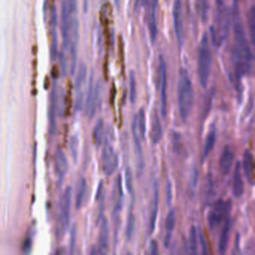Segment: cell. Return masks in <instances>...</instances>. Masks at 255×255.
I'll list each match as a JSON object with an SVG mask.
<instances>
[{"label":"cell","instance_id":"1","mask_svg":"<svg viewBox=\"0 0 255 255\" xmlns=\"http://www.w3.org/2000/svg\"><path fill=\"white\" fill-rule=\"evenodd\" d=\"M60 30L63 37L61 52L67 57L70 63V73L75 72L76 54H78V3L76 0H64L60 15Z\"/></svg>","mask_w":255,"mask_h":255},{"label":"cell","instance_id":"2","mask_svg":"<svg viewBox=\"0 0 255 255\" xmlns=\"http://www.w3.org/2000/svg\"><path fill=\"white\" fill-rule=\"evenodd\" d=\"M232 60H233V82L241 93V85H242V78L248 75L251 69V61H253V52L250 42L247 39L244 25L241 21H235V43H233V51H232Z\"/></svg>","mask_w":255,"mask_h":255},{"label":"cell","instance_id":"3","mask_svg":"<svg viewBox=\"0 0 255 255\" xmlns=\"http://www.w3.org/2000/svg\"><path fill=\"white\" fill-rule=\"evenodd\" d=\"M194 105V88L187 69L179 70L178 78V109L182 121H187Z\"/></svg>","mask_w":255,"mask_h":255},{"label":"cell","instance_id":"4","mask_svg":"<svg viewBox=\"0 0 255 255\" xmlns=\"http://www.w3.org/2000/svg\"><path fill=\"white\" fill-rule=\"evenodd\" d=\"M230 27V13L224 3V0H217V9H215V21L211 28L212 33V42L217 48H220L224 40L227 39Z\"/></svg>","mask_w":255,"mask_h":255},{"label":"cell","instance_id":"5","mask_svg":"<svg viewBox=\"0 0 255 255\" xmlns=\"http://www.w3.org/2000/svg\"><path fill=\"white\" fill-rule=\"evenodd\" d=\"M211 67H212V49L209 43L208 34L202 37L200 48H199V55H197V72H199V79L203 87L208 85L209 76H211Z\"/></svg>","mask_w":255,"mask_h":255},{"label":"cell","instance_id":"6","mask_svg":"<svg viewBox=\"0 0 255 255\" xmlns=\"http://www.w3.org/2000/svg\"><path fill=\"white\" fill-rule=\"evenodd\" d=\"M145 130H146L145 112H143V109H140V111H137V114L134 115L133 123H131V134H133V140H134V148H136V157H137V169H139V172L143 169L142 140L145 139Z\"/></svg>","mask_w":255,"mask_h":255},{"label":"cell","instance_id":"7","mask_svg":"<svg viewBox=\"0 0 255 255\" xmlns=\"http://www.w3.org/2000/svg\"><path fill=\"white\" fill-rule=\"evenodd\" d=\"M230 209H232V202L230 200H217L209 214H208V226L209 229L214 232L215 229H218L221 224H224L227 221V218H230Z\"/></svg>","mask_w":255,"mask_h":255},{"label":"cell","instance_id":"8","mask_svg":"<svg viewBox=\"0 0 255 255\" xmlns=\"http://www.w3.org/2000/svg\"><path fill=\"white\" fill-rule=\"evenodd\" d=\"M60 109H61V93L58 90V85L54 84L52 90H51V96H49V108H48V131L49 136L55 134L57 130V117L60 115Z\"/></svg>","mask_w":255,"mask_h":255},{"label":"cell","instance_id":"9","mask_svg":"<svg viewBox=\"0 0 255 255\" xmlns=\"http://www.w3.org/2000/svg\"><path fill=\"white\" fill-rule=\"evenodd\" d=\"M70 208H72V188L67 187L60 197L58 205V235H64L70 221Z\"/></svg>","mask_w":255,"mask_h":255},{"label":"cell","instance_id":"10","mask_svg":"<svg viewBox=\"0 0 255 255\" xmlns=\"http://www.w3.org/2000/svg\"><path fill=\"white\" fill-rule=\"evenodd\" d=\"M100 102H102V85L100 82H94V79L90 81V87L87 91V99H85V115L88 118H93L99 108H100Z\"/></svg>","mask_w":255,"mask_h":255},{"label":"cell","instance_id":"11","mask_svg":"<svg viewBox=\"0 0 255 255\" xmlns=\"http://www.w3.org/2000/svg\"><path fill=\"white\" fill-rule=\"evenodd\" d=\"M157 88L160 93V102H161V114H167V64L163 57L158 60V69H157Z\"/></svg>","mask_w":255,"mask_h":255},{"label":"cell","instance_id":"12","mask_svg":"<svg viewBox=\"0 0 255 255\" xmlns=\"http://www.w3.org/2000/svg\"><path fill=\"white\" fill-rule=\"evenodd\" d=\"M190 255H209L206 239L197 226L190 229Z\"/></svg>","mask_w":255,"mask_h":255},{"label":"cell","instance_id":"13","mask_svg":"<svg viewBox=\"0 0 255 255\" xmlns=\"http://www.w3.org/2000/svg\"><path fill=\"white\" fill-rule=\"evenodd\" d=\"M102 166L106 175H112L118 169V155L109 140H105L102 149Z\"/></svg>","mask_w":255,"mask_h":255},{"label":"cell","instance_id":"14","mask_svg":"<svg viewBox=\"0 0 255 255\" xmlns=\"http://www.w3.org/2000/svg\"><path fill=\"white\" fill-rule=\"evenodd\" d=\"M172 15H173V27H175V33H176V37H178V43H179V46H182L184 45V37H185L182 0H173Z\"/></svg>","mask_w":255,"mask_h":255},{"label":"cell","instance_id":"15","mask_svg":"<svg viewBox=\"0 0 255 255\" xmlns=\"http://www.w3.org/2000/svg\"><path fill=\"white\" fill-rule=\"evenodd\" d=\"M143 6H145V19H146V25L151 34V40L152 43L157 39V6H158V0H142Z\"/></svg>","mask_w":255,"mask_h":255},{"label":"cell","instance_id":"16","mask_svg":"<svg viewBox=\"0 0 255 255\" xmlns=\"http://www.w3.org/2000/svg\"><path fill=\"white\" fill-rule=\"evenodd\" d=\"M85 79H87V67L85 64H81L75 79V111H81L82 106H85L84 105V99H87V96H84Z\"/></svg>","mask_w":255,"mask_h":255},{"label":"cell","instance_id":"17","mask_svg":"<svg viewBox=\"0 0 255 255\" xmlns=\"http://www.w3.org/2000/svg\"><path fill=\"white\" fill-rule=\"evenodd\" d=\"M54 167H55V175L58 178V184L63 182L66 173H67V169H69V164H67V158L63 152V149H57L55 152V160H54Z\"/></svg>","mask_w":255,"mask_h":255},{"label":"cell","instance_id":"18","mask_svg":"<svg viewBox=\"0 0 255 255\" xmlns=\"http://www.w3.org/2000/svg\"><path fill=\"white\" fill-rule=\"evenodd\" d=\"M235 164V151L232 146H226L220 157V170L223 175H229Z\"/></svg>","mask_w":255,"mask_h":255},{"label":"cell","instance_id":"19","mask_svg":"<svg viewBox=\"0 0 255 255\" xmlns=\"http://www.w3.org/2000/svg\"><path fill=\"white\" fill-rule=\"evenodd\" d=\"M232 188H233L235 197H242L244 196L245 185H244V169H242V164H236V167H235Z\"/></svg>","mask_w":255,"mask_h":255},{"label":"cell","instance_id":"20","mask_svg":"<svg viewBox=\"0 0 255 255\" xmlns=\"http://www.w3.org/2000/svg\"><path fill=\"white\" fill-rule=\"evenodd\" d=\"M242 169L244 175L250 182H255V158L251 151H245L244 160H242Z\"/></svg>","mask_w":255,"mask_h":255},{"label":"cell","instance_id":"21","mask_svg":"<svg viewBox=\"0 0 255 255\" xmlns=\"http://www.w3.org/2000/svg\"><path fill=\"white\" fill-rule=\"evenodd\" d=\"M232 226H233V221L230 218H227V221L224 223V227L221 230L220 239H218V254L220 255H226V253H227V245H229V238H230Z\"/></svg>","mask_w":255,"mask_h":255},{"label":"cell","instance_id":"22","mask_svg":"<svg viewBox=\"0 0 255 255\" xmlns=\"http://www.w3.org/2000/svg\"><path fill=\"white\" fill-rule=\"evenodd\" d=\"M49 36H51V55H52V58H55V57H57L58 46H57V12H55V7H54V6H52V9H51Z\"/></svg>","mask_w":255,"mask_h":255},{"label":"cell","instance_id":"23","mask_svg":"<svg viewBox=\"0 0 255 255\" xmlns=\"http://www.w3.org/2000/svg\"><path fill=\"white\" fill-rule=\"evenodd\" d=\"M175 226H176V212H175V209H170L166 217V236H164L166 248L170 245V241H172V236L175 232Z\"/></svg>","mask_w":255,"mask_h":255},{"label":"cell","instance_id":"24","mask_svg":"<svg viewBox=\"0 0 255 255\" xmlns=\"http://www.w3.org/2000/svg\"><path fill=\"white\" fill-rule=\"evenodd\" d=\"M215 193H217V190H215L214 178H212V175H208L206 181H205V185H203V205L205 206H208L214 200Z\"/></svg>","mask_w":255,"mask_h":255},{"label":"cell","instance_id":"25","mask_svg":"<svg viewBox=\"0 0 255 255\" xmlns=\"http://www.w3.org/2000/svg\"><path fill=\"white\" fill-rule=\"evenodd\" d=\"M87 193H88L87 181H85V178H79L78 185H76V196H75V208L76 209L82 208V205L85 202V197H87Z\"/></svg>","mask_w":255,"mask_h":255},{"label":"cell","instance_id":"26","mask_svg":"<svg viewBox=\"0 0 255 255\" xmlns=\"http://www.w3.org/2000/svg\"><path fill=\"white\" fill-rule=\"evenodd\" d=\"M215 143H217V128L212 127L205 139V143H203V151H202V158L206 160L209 157V154L212 152V149L215 148Z\"/></svg>","mask_w":255,"mask_h":255},{"label":"cell","instance_id":"27","mask_svg":"<svg viewBox=\"0 0 255 255\" xmlns=\"http://www.w3.org/2000/svg\"><path fill=\"white\" fill-rule=\"evenodd\" d=\"M163 137V127H161V121L160 117L157 114L152 115V128H151V140L154 145H157Z\"/></svg>","mask_w":255,"mask_h":255},{"label":"cell","instance_id":"28","mask_svg":"<svg viewBox=\"0 0 255 255\" xmlns=\"http://www.w3.org/2000/svg\"><path fill=\"white\" fill-rule=\"evenodd\" d=\"M157 212H158V188H157V184H155L154 196H152V203H151V212H149V233L154 232L155 220H157Z\"/></svg>","mask_w":255,"mask_h":255},{"label":"cell","instance_id":"29","mask_svg":"<svg viewBox=\"0 0 255 255\" xmlns=\"http://www.w3.org/2000/svg\"><path fill=\"white\" fill-rule=\"evenodd\" d=\"M97 247H99L103 253H108V221H106V220H102V223H100Z\"/></svg>","mask_w":255,"mask_h":255},{"label":"cell","instance_id":"30","mask_svg":"<svg viewBox=\"0 0 255 255\" xmlns=\"http://www.w3.org/2000/svg\"><path fill=\"white\" fill-rule=\"evenodd\" d=\"M93 139H94V143L97 146L103 145L105 143V123L100 120L96 127H94V131H93Z\"/></svg>","mask_w":255,"mask_h":255},{"label":"cell","instance_id":"31","mask_svg":"<svg viewBox=\"0 0 255 255\" xmlns=\"http://www.w3.org/2000/svg\"><path fill=\"white\" fill-rule=\"evenodd\" d=\"M196 12L200 18V21L206 22L208 12H209V0H196Z\"/></svg>","mask_w":255,"mask_h":255},{"label":"cell","instance_id":"32","mask_svg":"<svg viewBox=\"0 0 255 255\" xmlns=\"http://www.w3.org/2000/svg\"><path fill=\"white\" fill-rule=\"evenodd\" d=\"M248 30H250V36H251V43L255 49V6H253L248 10Z\"/></svg>","mask_w":255,"mask_h":255},{"label":"cell","instance_id":"33","mask_svg":"<svg viewBox=\"0 0 255 255\" xmlns=\"http://www.w3.org/2000/svg\"><path fill=\"white\" fill-rule=\"evenodd\" d=\"M172 146H173V151H175L176 154H182L184 145H182V137H181V134L172 133Z\"/></svg>","mask_w":255,"mask_h":255},{"label":"cell","instance_id":"34","mask_svg":"<svg viewBox=\"0 0 255 255\" xmlns=\"http://www.w3.org/2000/svg\"><path fill=\"white\" fill-rule=\"evenodd\" d=\"M212 100H214V91H211V93L208 94V97H206L205 111H203V114H202V120H205V118L208 117V114H209V111H211V106H212Z\"/></svg>","mask_w":255,"mask_h":255},{"label":"cell","instance_id":"35","mask_svg":"<svg viewBox=\"0 0 255 255\" xmlns=\"http://www.w3.org/2000/svg\"><path fill=\"white\" fill-rule=\"evenodd\" d=\"M130 99L134 103L136 102V81H134V73L130 75Z\"/></svg>","mask_w":255,"mask_h":255},{"label":"cell","instance_id":"36","mask_svg":"<svg viewBox=\"0 0 255 255\" xmlns=\"http://www.w3.org/2000/svg\"><path fill=\"white\" fill-rule=\"evenodd\" d=\"M133 212L130 211V214H128V227H127V239H130L131 238V233H133Z\"/></svg>","mask_w":255,"mask_h":255},{"label":"cell","instance_id":"37","mask_svg":"<svg viewBox=\"0 0 255 255\" xmlns=\"http://www.w3.org/2000/svg\"><path fill=\"white\" fill-rule=\"evenodd\" d=\"M148 255H160V253H158V244H157V242H154V241L151 242Z\"/></svg>","mask_w":255,"mask_h":255},{"label":"cell","instance_id":"38","mask_svg":"<svg viewBox=\"0 0 255 255\" xmlns=\"http://www.w3.org/2000/svg\"><path fill=\"white\" fill-rule=\"evenodd\" d=\"M31 238H33V232H28V236H27V239H25V242H24V250H25V253H28L30 248H31Z\"/></svg>","mask_w":255,"mask_h":255},{"label":"cell","instance_id":"39","mask_svg":"<svg viewBox=\"0 0 255 255\" xmlns=\"http://www.w3.org/2000/svg\"><path fill=\"white\" fill-rule=\"evenodd\" d=\"M90 255H106V253H103V251H102V250H100V248H99V247L96 245V247H94V248L91 250Z\"/></svg>","mask_w":255,"mask_h":255},{"label":"cell","instance_id":"40","mask_svg":"<svg viewBox=\"0 0 255 255\" xmlns=\"http://www.w3.org/2000/svg\"><path fill=\"white\" fill-rule=\"evenodd\" d=\"M70 146H72V149H73V158H76V137H75V136H73L72 140H70Z\"/></svg>","mask_w":255,"mask_h":255},{"label":"cell","instance_id":"41","mask_svg":"<svg viewBox=\"0 0 255 255\" xmlns=\"http://www.w3.org/2000/svg\"><path fill=\"white\" fill-rule=\"evenodd\" d=\"M239 242H241V235H238L236 236V247H235V253H233V255H238V251H239Z\"/></svg>","mask_w":255,"mask_h":255},{"label":"cell","instance_id":"42","mask_svg":"<svg viewBox=\"0 0 255 255\" xmlns=\"http://www.w3.org/2000/svg\"><path fill=\"white\" fill-rule=\"evenodd\" d=\"M55 255H64V251H63V250L60 248V250H58V251L55 253Z\"/></svg>","mask_w":255,"mask_h":255},{"label":"cell","instance_id":"43","mask_svg":"<svg viewBox=\"0 0 255 255\" xmlns=\"http://www.w3.org/2000/svg\"><path fill=\"white\" fill-rule=\"evenodd\" d=\"M115 1H117V6L120 7V0H115Z\"/></svg>","mask_w":255,"mask_h":255},{"label":"cell","instance_id":"44","mask_svg":"<svg viewBox=\"0 0 255 255\" xmlns=\"http://www.w3.org/2000/svg\"><path fill=\"white\" fill-rule=\"evenodd\" d=\"M127 255H131V254H127Z\"/></svg>","mask_w":255,"mask_h":255}]
</instances>
